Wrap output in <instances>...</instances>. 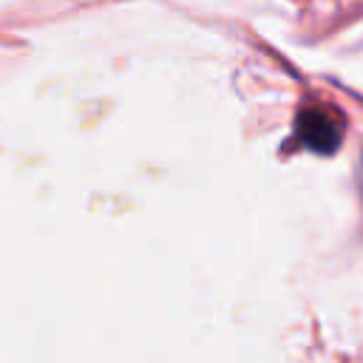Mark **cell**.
Here are the masks:
<instances>
[{"label":"cell","instance_id":"obj_1","mask_svg":"<svg viewBox=\"0 0 363 363\" xmlns=\"http://www.w3.org/2000/svg\"><path fill=\"white\" fill-rule=\"evenodd\" d=\"M343 130H346L343 116L332 105L318 102V105L298 111V116L292 122L289 145L295 150H312L320 156H332L343 142Z\"/></svg>","mask_w":363,"mask_h":363}]
</instances>
